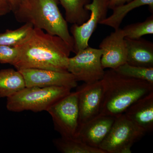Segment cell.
<instances>
[{"instance_id": "277c9868", "label": "cell", "mask_w": 153, "mask_h": 153, "mask_svg": "<svg viewBox=\"0 0 153 153\" xmlns=\"http://www.w3.org/2000/svg\"><path fill=\"white\" fill-rule=\"evenodd\" d=\"M69 88L25 87L7 98L6 107L9 111L34 112L47 111L54 103L71 92Z\"/></svg>"}, {"instance_id": "8fae6325", "label": "cell", "mask_w": 153, "mask_h": 153, "mask_svg": "<svg viewBox=\"0 0 153 153\" xmlns=\"http://www.w3.org/2000/svg\"><path fill=\"white\" fill-rule=\"evenodd\" d=\"M99 49L102 50V68L115 69L127 63L125 37L122 29L114 30L102 41Z\"/></svg>"}, {"instance_id": "ac0fdd59", "label": "cell", "mask_w": 153, "mask_h": 153, "mask_svg": "<svg viewBox=\"0 0 153 153\" xmlns=\"http://www.w3.org/2000/svg\"><path fill=\"white\" fill-rule=\"evenodd\" d=\"M59 152L63 153H105L102 150L90 146L76 137H60L53 141Z\"/></svg>"}, {"instance_id": "8992f818", "label": "cell", "mask_w": 153, "mask_h": 153, "mask_svg": "<svg viewBox=\"0 0 153 153\" xmlns=\"http://www.w3.org/2000/svg\"><path fill=\"white\" fill-rule=\"evenodd\" d=\"M102 50L88 47L68 59L67 71L76 81L85 83H93L101 80L105 74L102 66Z\"/></svg>"}, {"instance_id": "603a6c76", "label": "cell", "mask_w": 153, "mask_h": 153, "mask_svg": "<svg viewBox=\"0 0 153 153\" xmlns=\"http://www.w3.org/2000/svg\"><path fill=\"white\" fill-rule=\"evenodd\" d=\"M12 12V8L7 0H0V17Z\"/></svg>"}, {"instance_id": "5b68a950", "label": "cell", "mask_w": 153, "mask_h": 153, "mask_svg": "<svg viewBox=\"0 0 153 153\" xmlns=\"http://www.w3.org/2000/svg\"><path fill=\"white\" fill-rule=\"evenodd\" d=\"M145 134L123 113L115 117L99 149L105 153H131L133 145Z\"/></svg>"}, {"instance_id": "3957f363", "label": "cell", "mask_w": 153, "mask_h": 153, "mask_svg": "<svg viewBox=\"0 0 153 153\" xmlns=\"http://www.w3.org/2000/svg\"><path fill=\"white\" fill-rule=\"evenodd\" d=\"M58 2V0H25L13 13L18 22L29 23L34 28L59 36L74 52V39L60 13Z\"/></svg>"}, {"instance_id": "6da1fadb", "label": "cell", "mask_w": 153, "mask_h": 153, "mask_svg": "<svg viewBox=\"0 0 153 153\" xmlns=\"http://www.w3.org/2000/svg\"><path fill=\"white\" fill-rule=\"evenodd\" d=\"M17 47L19 56L13 65L17 70L39 68L68 71V59L72 50L59 36L34 27L28 38Z\"/></svg>"}, {"instance_id": "44dd1931", "label": "cell", "mask_w": 153, "mask_h": 153, "mask_svg": "<svg viewBox=\"0 0 153 153\" xmlns=\"http://www.w3.org/2000/svg\"><path fill=\"white\" fill-rule=\"evenodd\" d=\"M125 38L137 39L142 36L153 34V15L145 21L127 25L123 29Z\"/></svg>"}, {"instance_id": "7c38bea8", "label": "cell", "mask_w": 153, "mask_h": 153, "mask_svg": "<svg viewBox=\"0 0 153 153\" xmlns=\"http://www.w3.org/2000/svg\"><path fill=\"white\" fill-rule=\"evenodd\" d=\"M115 118L109 116L98 115L79 126L74 137L90 146L99 149L109 133Z\"/></svg>"}, {"instance_id": "5bb4252c", "label": "cell", "mask_w": 153, "mask_h": 153, "mask_svg": "<svg viewBox=\"0 0 153 153\" xmlns=\"http://www.w3.org/2000/svg\"><path fill=\"white\" fill-rule=\"evenodd\" d=\"M127 63L133 66L153 67V43L140 38H125Z\"/></svg>"}, {"instance_id": "9c48e42d", "label": "cell", "mask_w": 153, "mask_h": 153, "mask_svg": "<svg viewBox=\"0 0 153 153\" xmlns=\"http://www.w3.org/2000/svg\"><path fill=\"white\" fill-rule=\"evenodd\" d=\"M18 70L24 77L26 87L60 86L72 89L77 86V81L68 71L39 68H23Z\"/></svg>"}, {"instance_id": "d6986e66", "label": "cell", "mask_w": 153, "mask_h": 153, "mask_svg": "<svg viewBox=\"0 0 153 153\" xmlns=\"http://www.w3.org/2000/svg\"><path fill=\"white\" fill-rule=\"evenodd\" d=\"M34 27L29 23L15 30H7L0 34V45L17 47L23 43L30 36Z\"/></svg>"}, {"instance_id": "e0dca14e", "label": "cell", "mask_w": 153, "mask_h": 153, "mask_svg": "<svg viewBox=\"0 0 153 153\" xmlns=\"http://www.w3.org/2000/svg\"><path fill=\"white\" fill-rule=\"evenodd\" d=\"M65 11V19L70 24L81 25L89 19V12L85 6L90 0H58Z\"/></svg>"}, {"instance_id": "30bf717a", "label": "cell", "mask_w": 153, "mask_h": 153, "mask_svg": "<svg viewBox=\"0 0 153 153\" xmlns=\"http://www.w3.org/2000/svg\"><path fill=\"white\" fill-rule=\"evenodd\" d=\"M79 126L98 116L103 100V84L101 80L85 83L78 88Z\"/></svg>"}, {"instance_id": "2e32d148", "label": "cell", "mask_w": 153, "mask_h": 153, "mask_svg": "<svg viewBox=\"0 0 153 153\" xmlns=\"http://www.w3.org/2000/svg\"><path fill=\"white\" fill-rule=\"evenodd\" d=\"M149 6L151 11L153 10V0H131L122 5L112 9V14L102 21L100 25H105L113 28L119 29L125 17L130 12L141 6Z\"/></svg>"}, {"instance_id": "ba28073f", "label": "cell", "mask_w": 153, "mask_h": 153, "mask_svg": "<svg viewBox=\"0 0 153 153\" xmlns=\"http://www.w3.org/2000/svg\"><path fill=\"white\" fill-rule=\"evenodd\" d=\"M110 0H92L85 6L90 12L89 19L81 25H72L70 29L74 41V53L88 47V41L98 24L107 17Z\"/></svg>"}, {"instance_id": "d4e9b609", "label": "cell", "mask_w": 153, "mask_h": 153, "mask_svg": "<svg viewBox=\"0 0 153 153\" xmlns=\"http://www.w3.org/2000/svg\"><path fill=\"white\" fill-rule=\"evenodd\" d=\"M12 8V12L16 10L25 0H7Z\"/></svg>"}, {"instance_id": "52a82bcc", "label": "cell", "mask_w": 153, "mask_h": 153, "mask_svg": "<svg viewBox=\"0 0 153 153\" xmlns=\"http://www.w3.org/2000/svg\"><path fill=\"white\" fill-rule=\"evenodd\" d=\"M54 128L64 137H74L79 127L78 92H71L47 110Z\"/></svg>"}, {"instance_id": "7402d4cb", "label": "cell", "mask_w": 153, "mask_h": 153, "mask_svg": "<svg viewBox=\"0 0 153 153\" xmlns=\"http://www.w3.org/2000/svg\"><path fill=\"white\" fill-rule=\"evenodd\" d=\"M19 54L17 47L0 45V63L13 65L16 61Z\"/></svg>"}, {"instance_id": "7a4b0ae2", "label": "cell", "mask_w": 153, "mask_h": 153, "mask_svg": "<svg viewBox=\"0 0 153 153\" xmlns=\"http://www.w3.org/2000/svg\"><path fill=\"white\" fill-rule=\"evenodd\" d=\"M101 80L104 92L99 115L117 117L138 100L153 92V84L121 75L114 69L105 71Z\"/></svg>"}, {"instance_id": "4fadbf2b", "label": "cell", "mask_w": 153, "mask_h": 153, "mask_svg": "<svg viewBox=\"0 0 153 153\" xmlns=\"http://www.w3.org/2000/svg\"><path fill=\"white\" fill-rule=\"evenodd\" d=\"M145 134L153 130V92L139 99L124 113Z\"/></svg>"}, {"instance_id": "ffe728a7", "label": "cell", "mask_w": 153, "mask_h": 153, "mask_svg": "<svg viewBox=\"0 0 153 153\" xmlns=\"http://www.w3.org/2000/svg\"><path fill=\"white\" fill-rule=\"evenodd\" d=\"M114 70L123 76L144 80L153 84V67L147 68L133 66L126 63Z\"/></svg>"}, {"instance_id": "cb8c5ba5", "label": "cell", "mask_w": 153, "mask_h": 153, "mask_svg": "<svg viewBox=\"0 0 153 153\" xmlns=\"http://www.w3.org/2000/svg\"><path fill=\"white\" fill-rule=\"evenodd\" d=\"M131 1V0H110L109 9L112 10L115 7L122 5Z\"/></svg>"}, {"instance_id": "9a60e30c", "label": "cell", "mask_w": 153, "mask_h": 153, "mask_svg": "<svg viewBox=\"0 0 153 153\" xmlns=\"http://www.w3.org/2000/svg\"><path fill=\"white\" fill-rule=\"evenodd\" d=\"M25 87V79L19 70H0V98H8Z\"/></svg>"}]
</instances>
